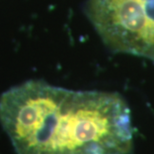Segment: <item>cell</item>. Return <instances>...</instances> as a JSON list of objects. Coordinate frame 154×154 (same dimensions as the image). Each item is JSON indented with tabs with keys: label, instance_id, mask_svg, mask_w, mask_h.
I'll return each instance as SVG.
<instances>
[{
	"label": "cell",
	"instance_id": "6da1fadb",
	"mask_svg": "<svg viewBox=\"0 0 154 154\" xmlns=\"http://www.w3.org/2000/svg\"><path fill=\"white\" fill-rule=\"evenodd\" d=\"M0 124L16 154H128L130 110L119 94L28 80L0 96Z\"/></svg>",
	"mask_w": 154,
	"mask_h": 154
},
{
	"label": "cell",
	"instance_id": "7a4b0ae2",
	"mask_svg": "<svg viewBox=\"0 0 154 154\" xmlns=\"http://www.w3.org/2000/svg\"><path fill=\"white\" fill-rule=\"evenodd\" d=\"M86 10L107 47L154 62V0H89Z\"/></svg>",
	"mask_w": 154,
	"mask_h": 154
}]
</instances>
